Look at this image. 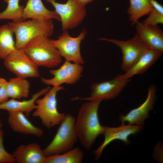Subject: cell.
Listing matches in <instances>:
<instances>
[{
	"label": "cell",
	"mask_w": 163,
	"mask_h": 163,
	"mask_svg": "<svg viewBox=\"0 0 163 163\" xmlns=\"http://www.w3.org/2000/svg\"><path fill=\"white\" fill-rule=\"evenodd\" d=\"M50 89V87L43 88L33 94L31 98L27 100L20 101L13 99L8 100L0 104V109L6 110L8 112L20 111L24 113L26 116H29L32 111L37 108L36 100Z\"/></svg>",
	"instance_id": "ac0fdd59"
},
{
	"label": "cell",
	"mask_w": 163,
	"mask_h": 163,
	"mask_svg": "<svg viewBox=\"0 0 163 163\" xmlns=\"http://www.w3.org/2000/svg\"><path fill=\"white\" fill-rule=\"evenodd\" d=\"M83 70L84 67L81 64L72 63L66 60L59 69L50 70V73L53 76V78L41 77V79L45 84L53 86H59L64 83L73 84L82 77Z\"/></svg>",
	"instance_id": "8fae6325"
},
{
	"label": "cell",
	"mask_w": 163,
	"mask_h": 163,
	"mask_svg": "<svg viewBox=\"0 0 163 163\" xmlns=\"http://www.w3.org/2000/svg\"><path fill=\"white\" fill-rule=\"evenodd\" d=\"M75 119L65 115L51 142L43 150L45 157L60 154L72 149L78 138L75 131Z\"/></svg>",
	"instance_id": "277c9868"
},
{
	"label": "cell",
	"mask_w": 163,
	"mask_h": 163,
	"mask_svg": "<svg viewBox=\"0 0 163 163\" xmlns=\"http://www.w3.org/2000/svg\"><path fill=\"white\" fill-rule=\"evenodd\" d=\"M78 4L85 6L88 3L92 1L93 0H73Z\"/></svg>",
	"instance_id": "83f0119b"
},
{
	"label": "cell",
	"mask_w": 163,
	"mask_h": 163,
	"mask_svg": "<svg viewBox=\"0 0 163 163\" xmlns=\"http://www.w3.org/2000/svg\"><path fill=\"white\" fill-rule=\"evenodd\" d=\"M54 7L62 22V30L71 29L77 26L86 14L85 6L80 5L73 0H68L65 4L56 0H46Z\"/></svg>",
	"instance_id": "ba28073f"
},
{
	"label": "cell",
	"mask_w": 163,
	"mask_h": 163,
	"mask_svg": "<svg viewBox=\"0 0 163 163\" xmlns=\"http://www.w3.org/2000/svg\"><path fill=\"white\" fill-rule=\"evenodd\" d=\"M8 112L7 121L13 131L39 137L43 136V130L33 125L27 119L24 113L20 111H8Z\"/></svg>",
	"instance_id": "9a60e30c"
},
{
	"label": "cell",
	"mask_w": 163,
	"mask_h": 163,
	"mask_svg": "<svg viewBox=\"0 0 163 163\" xmlns=\"http://www.w3.org/2000/svg\"><path fill=\"white\" fill-rule=\"evenodd\" d=\"M31 60L38 66L52 68L62 61L57 49L48 37L38 36L32 39L23 49Z\"/></svg>",
	"instance_id": "3957f363"
},
{
	"label": "cell",
	"mask_w": 163,
	"mask_h": 163,
	"mask_svg": "<svg viewBox=\"0 0 163 163\" xmlns=\"http://www.w3.org/2000/svg\"><path fill=\"white\" fill-rule=\"evenodd\" d=\"M8 24L15 35L16 49H23L29 41L36 37L49 38L54 31L52 19H32L27 21H12Z\"/></svg>",
	"instance_id": "7a4b0ae2"
},
{
	"label": "cell",
	"mask_w": 163,
	"mask_h": 163,
	"mask_svg": "<svg viewBox=\"0 0 163 163\" xmlns=\"http://www.w3.org/2000/svg\"><path fill=\"white\" fill-rule=\"evenodd\" d=\"M30 87V83L26 78L17 76L10 78L5 85L9 98L15 99L28 97Z\"/></svg>",
	"instance_id": "ffe728a7"
},
{
	"label": "cell",
	"mask_w": 163,
	"mask_h": 163,
	"mask_svg": "<svg viewBox=\"0 0 163 163\" xmlns=\"http://www.w3.org/2000/svg\"><path fill=\"white\" fill-rule=\"evenodd\" d=\"M2 123L1 120L0 119V131L2 129Z\"/></svg>",
	"instance_id": "f546056e"
},
{
	"label": "cell",
	"mask_w": 163,
	"mask_h": 163,
	"mask_svg": "<svg viewBox=\"0 0 163 163\" xmlns=\"http://www.w3.org/2000/svg\"><path fill=\"white\" fill-rule=\"evenodd\" d=\"M153 8L149 12L148 17L142 23L144 24L156 26L163 23V7L155 0H150Z\"/></svg>",
	"instance_id": "d4e9b609"
},
{
	"label": "cell",
	"mask_w": 163,
	"mask_h": 163,
	"mask_svg": "<svg viewBox=\"0 0 163 163\" xmlns=\"http://www.w3.org/2000/svg\"><path fill=\"white\" fill-rule=\"evenodd\" d=\"M156 86L151 85L148 89V95L146 100L138 107L134 109L125 115H120L119 119L121 125L128 122L129 124L143 126L145 119L149 117V111L153 109L156 99Z\"/></svg>",
	"instance_id": "4fadbf2b"
},
{
	"label": "cell",
	"mask_w": 163,
	"mask_h": 163,
	"mask_svg": "<svg viewBox=\"0 0 163 163\" xmlns=\"http://www.w3.org/2000/svg\"><path fill=\"white\" fill-rule=\"evenodd\" d=\"M86 33V30H84L77 37H73L69 35L67 30H65L57 39L51 40V41L61 56L66 61L84 64V61L81 55L80 45Z\"/></svg>",
	"instance_id": "30bf717a"
},
{
	"label": "cell",
	"mask_w": 163,
	"mask_h": 163,
	"mask_svg": "<svg viewBox=\"0 0 163 163\" xmlns=\"http://www.w3.org/2000/svg\"><path fill=\"white\" fill-rule=\"evenodd\" d=\"M19 0H4L7 3L5 10L0 13V20L10 19L14 22L23 21V10L24 7L19 5Z\"/></svg>",
	"instance_id": "cb8c5ba5"
},
{
	"label": "cell",
	"mask_w": 163,
	"mask_h": 163,
	"mask_svg": "<svg viewBox=\"0 0 163 163\" xmlns=\"http://www.w3.org/2000/svg\"><path fill=\"white\" fill-rule=\"evenodd\" d=\"M83 156V151L76 147L60 154L46 157L44 163H80Z\"/></svg>",
	"instance_id": "603a6c76"
},
{
	"label": "cell",
	"mask_w": 163,
	"mask_h": 163,
	"mask_svg": "<svg viewBox=\"0 0 163 163\" xmlns=\"http://www.w3.org/2000/svg\"><path fill=\"white\" fill-rule=\"evenodd\" d=\"M102 101H89L83 104L75 120V134L82 146L87 150L90 149L97 137L104 133L105 126L100 124L98 115L99 106Z\"/></svg>",
	"instance_id": "6da1fadb"
},
{
	"label": "cell",
	"mask_w": 163,
	"mask_h": 163,
	"mask_svg": "<svg viewBox=\"0 0 163 163\" xmlns=\"http://www.w3.org/2000/svg\"><path fill=\"white\" fill-rule=\"evenodd\" d=\"M142 126L135 125H121L117 127L105 126L104 135V142L99 147L94 151L95 159L98 160L100 158L105 147L111 142L115 139L122 141L126 145H129L130 142L128 138L130 135H135L142 129Z\"/></svg>",
	"instance_id": "7c38bea8"
},
{
	"label": "cell",
	"mask_w": 163,
	"mask_h": 163,
	"mask_svg": "<svg viewBox=\"0 0 163 163\" xmlns=\"http://www.w3.org/2000/svg\"><path fill=\"white\" fill-rule=\"evenodd\" d=\"M18 163H44L43 150L37 143L21 145L12 154Z\"/></svg>",
	"instance_id": "2e32d148"
},
{
	"label": "cell",
	"mask_w": 163,
	"mask_h": 163,
	"mask_svg": "<svg viewBox=\"0 0 163 163\" xmlns=\"http://www.w3.org/2000/svg\"><path fill=\"white\" fill-rule=\"evenodd\" d=\"M5 79L0 77V88L3 85L7 82Z\"/></svg>",
	"instance_id": "f1b7e54d"
},
{
	"label": "cell",
	"mask_w": 163,
	"mask_h": 163,
	"mask_svg": "<svg viewBox=\"0 0 163 163\" xmlns=\"http://www.w3.org/2000/svg\"><path fill=\"white\" fill-rule=\"evenodd\" d=\"M13 34L8 24L0 26V59L4 60L16 50Z\"/></svg>",
	"instance_id": "44dd1931"
},
{
	"label": "cell",
	"mask_w": 163,
	"mask_h": 163,
	"mask_svg": "<svg viewBox=\"0 0 163 163\" xmlns=\"http://www.w3.org/2000/svg\"><path fill=\"white\" fill-rule=\"evenodd\" d=\"M136 34L150 48L163 52V31L158 26L144 24L139 21L136 24Z\"/></svg>",
	"instance_id": "5bb4252c"
},
{
	"label": "cell",
	"mask_w": 163,
	"mask_h": 163,
	"mask_svg": "<svg viewBox=\"0 0 163 163\" xmlns=\"http://www.w3.org/2000/svg\"><path fill=\"white\" fill-rule=\"evenodd\" d=\"M4 133L2 129L0 131V163H14L15 159L12 154L7 152L3 144Z\"/></svg>",
	"instance_id": "484cf974"
},
{
	"label": "cell",
	"mask_w": 163,
	"mask_h": 163,
	"mask_svg": "<svg viewBox=\"0 0 163 163\" xmlns=\"http://www.w3.org/2000/svg\"><path fill=\"white\" fill-rule=\"evenodd\" d=\"M99 40L112 43L120 48L123 54L121 68L126 72L143 53L151 49L143 43L136 34L131 39L126 41L105 38Z\"/></svg>",
	"instance_id": "9c48e42d"
},
{
	"label": "cell",
	"mask_w": 163,
	"mask_h": 163,
	"mask_svg": "<svg viewBox=\"0 0 163 163\" xmlns=\"http://www.w3.org/2000/svg\"><path fill=\"white\" fill-rule=\"evenodd\" d=\"M163 52L152 49L143 53L133 65L123 74L126 78H130L136 74H142L156 62L162 54Z\"/></svg>",
	"instance_id": "e0dca14e"
},
{
	"label": "cell",
	"mask_w": 163,
	"mask_h": 163,
	"mask_svg": "<svg viewBox=\"0 0 163 163\" xmlns=\"http://www.w3.org/2000/svg\"><path fill=\"white\" fill-rule=\"evenodd\" d=\"M28 18L47 20L54 19L60 21L59 16L55 11L46 8L41 0H28L23 9L22 19Z\"/></svg>",
	"instance_id": "d6986e66"
},
{
	"label": "cell",
	"mask_w": 163,
	"mask_h": 163,
	"mask_svg": "<svg viewBox=\"0 0 163 163\" xmlns=\"http://www.w3.org/2000/svg\"><path fill=\"white\" fill-rule=\"evenodd\" d=\"M6 82L0 88V104L8 101L9 98L5 88Z\"/></svg>",
	"instance_id": "4316f807"
},
{
	"label": "cell",
	"mask_w": 163,
	"mask_h": 163,
	"mask_svg": "<svg viewBox=\"0 0 163 163\" xmlns=\"http://www.w3.org/2000/svg\"><path fill=\"white\" fill-rule=\"evenodd\" d=\"M130 80V78H125L123 74H119L110 81L92 84L90 97L85 98L75 97L71 100L95 101L112 99L120 94Z\"/></svg>",
	"instance_id": "8992f818"
},
{
	"label": "cell",
	"mask_w": 163,
	"mask_h": 163,
	"mask_svg": "<svg viewBox=\"0 0 163 163\" xmlns=\"http://www.w3.org/2000/svg\"><path fill=\"white\" fill-rule=\"evenodd\" d=\"M64 89L61 85L53 86L43 97L38 98L35 101L37 107L32 115L39 117L48 128L60 124L65 117L64 113H60L57 110L56 98L57 92Z\"/></svg>",
	"instance_id": "5b68a950"
},
{
	"label": "cell",
	"mask_w": 163,
	"mask_h": 163,
	"mask_svg": "<svg viewBox=\"0 0 163 163\" xmlns=\"http://www.w3.org/2000/svg\"><path fill=\"white\" fill-rule=\"evenodd\" d=\"M129 6L127 10L131 25L136 24L142 17L148 15L153 7L150 0H129Z\"/></svg>",
	"instance_id": "7402d4cb"
},
{
	"label": "cell",
	"mask_w": 163,
	"mask_h": 163,
	"mask_svg": "<svg viewBox=\"0 0 163 163\" xmlns=\"http://www.w3.org/2000/svg\"><path fill=\"white\" fill-rule=\"evenodd\" d=\"M4 61L5 67L17 77L25 78L40 77L38 66L23 49H16Z\"/></svg>",
	"instance_id": "52a82bcc"
}]
</instances>
